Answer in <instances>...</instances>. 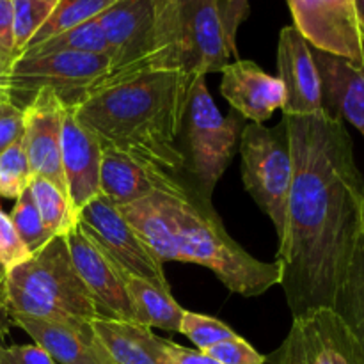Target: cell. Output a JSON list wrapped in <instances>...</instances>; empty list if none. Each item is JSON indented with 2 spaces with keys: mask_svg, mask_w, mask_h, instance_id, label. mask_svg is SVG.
<instances>
[{
  "mask_svg": "<svg viewBox=\"0 0 364 364\" xmlns=\"http://www.w3.org/2000/svg\"><path fill=\"white\" fill-rule=\"evenodd\" d=\"M322 85V110L348 121L364 137V63L311 48Z\"/></svg>",
  "mask_w": 364,
  "mask_h": 364,
  "instance_id": "d6986e66",
  "label": "cell"
},
{
  "mask_svg": "<svg viewBox=\"0 0 364 364\" xmlns=\"http://www.w3.org/2000/svg\"><path fill=\"white\" fill-rule=\"evenodd\" d=\"M9 217L13 220V226L16 228L20 238L23 240V244L31 251V255L41 251L45 245H48L55 238L46 230L28 188L16 199V205H14Z\"/></svg>",
  "mask_w": 364,
  "mask_h": 364,
  "instance_id": "f1b7e54d",
  "label": "cell"
},
{
  "mask_svg": "<svg viewBox=\"0 0 364 364\" xmlns=\"http://www.w3.org/2000/svg\"><path fill=\"white\" fill-rule=\"evenodd\" d=\"M98 21L110 50V68L105 82L148 68L155 50V0H116L100 14Z\"/></svg>",
  "mask_w": 364,
  "mask_h": 364,
  "instance_id": "8fae6325",
  "label": "cell"
},
{
  "mask_svg": "<svg viewBox=\"0 0 364 364\" xmlns=\"http://www.w3.org/2000/svg\"><path fill=\"white\" fill-rule=\"evenodd\" d=\"M294 27L311 48L364 63V36L355 0H287Z\"/></svg>",
  "mask_w": 364,
  "mask_h": 364,
  "instance_id": "7c38bea8",
  "label": "cell"
},
{
  "mask_svg": "<svg viewBox=\"0 0 364 364\" xmlns=\"http://www.w3.org/2000/svg\"><path fill=\"white\" fill-rule=\"evenodd\" d=\"M64 238L75 270L95 301L100 316L137 323L130 295L124 287V272L119 265L102 247L78 231V228Z\"/></svg>",
  "mask_w": 364,
  "mask_h": 364,
  "instance_id": "4fadbf2b",
  "label": "cell"
},
{
  "mask_svg": "<svg viewBox=\"0 0 364 364\" xmlns=\"http://www.w3.org/2000/svg\"><path fill=\"white\" fill-rule=\"evenodd\" d=\"M9 320V311H7V302H6V272L0 267V333L6 322Z\"/></svg>",
  "mask_w": 364,
  "mask_h": 364,
  "instance_id": "f35d334b",
  "label": "cell"
},
{
  "mask_svg": "<svg viewBox=\"0 0 364 364\" xmlns=\"http://www.w3.org/2000/svg\"><path fill=\"white\" fill-rule=\"evenodd\" d=\"M114 2L116 0H59L53 13L50 14L45 25L36 32L34 38L25 46V50L39 45V43L46 41V39L60 34V32L70 31V28L77 27V25L95 20L103 11L109 9Z\"/></svg>",
  "mask_w": 364,
  "mask_h": 364,
  "instance_id": "4316f807",
  "label": "cell"
},
{
  "mask_svg": "<svg viewBox=\"0 0 364 364\" xmlns=\"http://www.w3.org/2000/svg\"><path fill=\"white\" fill-rule=\"evenodd\" d=\"M9 315H25L92 336L100 313L75 270L66 238L55 237L41 251L6 274Z\"/></svg>",
  "mask_w": 364,
  "mask_h": 364,
  "instance_id": "277c9868",
  "label": "cell"
},
{
  "mask_svg": "<svg viewBox=\"0 0 364 364\" xmlns=\"http://www.w3.org/2000/svg\"><path fill=\"white\" fill-rule=\"evenodd\" d=\"M60 162L68 187V198L77 213L100 196L102 144L68 109L63 123Z\"/></svg>",
  "mask_w": 364,
  "mask_h": 364,
  "instance_id": "ac0fdd59",
  "label": "cell"
},
{
  "mask_svg": "<svg viewBox=\"0 0 364 364\" xmlns=\"http://www.w3.org/2000/svg\"><path fill=\"white\" fill-rule=\"evenodd\" d=\"M220 73V95L245 121L265 124L277 109L283 110L287 102L283 82L263 71L255 60L237 59Z\"/></svg>",
  "mask_w": 364,
  "mask_h": 364,
  "instance_id": "e0dca14e",
  "label": "cell"
},
{
  "mask_svg": "<svg viewBox=\"0 0 364 364\" xmlns=\"http://www.w3.org/2000/svg\"><path fill=\"white\" fill-rule=\"evenodd\" d=\"M31 256V251L20 238L16 228L13 226L11 217L0 208V267L2 270L7 274L27 262Z\"/></svg>",
  "mask_w": 364,
  "mask_h": 364,
  "instance_id": "1f68e13d",
  "label": "cell"
},
{
  "mask_svg": "<svg viewBox=\"0 0 364 364\" xmlns=\"http://www.w3.org/2000/svg\"><path fill=\"white\" fill-rule=\"evenodd\" d=\"M333 309L354 334L364 364V233L334 297Z\"/></svg>",
  "mask_w": 364,
  "mask_h": 364,
  "instance_id": "cb8c5ba5",
  "label": "cell"
},
{
  "mask_svg": "<svg viewBox=\"0 0 364 364\" xmlns=\"http://www.w3.org/2000/svg\"><path fill=\"white\" fill-rule=\"evenodd\" d=\"M23 137V110L0 100V153Z\"/></svg>",
  "mask_w": 364,
  "mask_h": 364,
  "instance_id": "e575fe53",
  "label": "cell"
},
{
  "mask_svg": "<svg viewBox=\"0 0 364 364\" xmlns=\"http://www.w3.org/2000/svg\"><path fill=\"white\" fill-rule=\"evenodd\" d=\"M9 68V64L6 60L0 59V100H7L6 89H4V77H6V71Z\"/></svg>",
  "mask_w": 364,
  "mask_h": 364,
  "instance_id": "ab89813d",
  "label": "cell"
},
{
  "mask_svg": "<svg viewBox=\"0 0 364 364\" xmlns=\"http://www.w3.org/2000/svg\"><path fill=\"white\" fill-rule=\"evenodd\" d=\"M53 52H78V53H100V55L110 57L109 45H107L105 34L100 25L98 18L89 20L85 23L64 31L39 45L23 50L20 55H41V53Z\"/></svg>",
  "mask_w": 364,
  "mask_h": 364,
  "instance_id": "484cf974",
  "label": "cell"
},
{
  "mask_svg": "<svg viewBox=\"0 0 364 364\" xmlns=\"http://www.w3.org/2000/svg\"><path fill=\"white\" fill-rule=\"evenodd\" d=\"M0 59L7 64L14 59L13 38V2L0 0Z\"/></svg>",
  "mask_w": 364,
  "mask_h": 364,
  "instance_id": "8d00e7d4",
  "label": "cell"
},
{
  "mask_svg": "<svg viewBox=\"0 0 364 364\" xmlns=\"http://www.w3.org/2000/svg\"><path fill=\"white\" fill-rule=\"evenodd\" d=\"M70 107L50 89H43L23 109V146L32 176L52 181L68 196L60 162L63 123Z\"/></svg>",
  "mask_w": 364,
  "mask_h": 364,
  "instance_id": "5bb4252c",
  "label": "cell"
},
{
  "mask_svg": "<svg viewBox=\"0 0 364 364\" xmlns=\"http://www.w3.org/2000/svg\"><path fill=\"white\" fill-rule=\"evenodd\" d=\"M169 358L171 364H220L206 355L205 352H199L198 348L192 350V348H185L173 341H169Z\"/></svg>",
  "mask_w": 364,
  "mask_h": 364,
  "instance_id": "74e56055",
  "label": "cell"
},
{
  "mask_svg": "<svg viewBox=\"0 0 364 364\" xmlns=\"http://www.w3.org/2000/svg\"><path fill=\"white\" fill-rule=\"evenodd\" d=\"M212 359H215L220 364H265L267 358L259 354L252 345H249L238 334H233L231 338L219 341L217 345L210 347L205 352Z\"/></svg>",
  "mask_w": 364,
  "mask_h": 364,
  "instance_id": "d6a6232c",
  "label": "cell"
},
{
  "mask_svg": "<svg viewBox=\"0 0 364 364\" xmlns=\"http://www.w3.org/2000/svg\"><path fill=\"white\" fill-rule=\"evenodd\" d=\"M180 334L187 336L199 352H206L210 347L237 333L219 318L185 309L180 323Z\"/></svg>",
  "mask_w": 364,
  "mask_h": 364,
  "instance_id": "4dcf8cb0",
  "label": "cell"
},
{
  "mask_svg": "<svg viewBox=\"0 0 364 364\" xmlns=\"http://www.w3.org/2000/svg\"><path fill=\"white\" fill-rule=\"evenodd\" d=\"M155 50L146 70L181 71L199 78L230 64L217 0H155Z\"/></svg>",
  "mask_w": 364,
  "mask_h": 364,
  "instance_id": "5b68a950",
  "label": "cell"
},
{
  "mask_svg": "<svg viewBox=\"0 0 364 364\" xmlns=\"http://www.w3.org/2000/svg\"><path fill=\"white\" fill-rule=\"evenodd\" d=\"M194 80L181 71L142 70L98 85L71 109L102 146L183 181L180 132Z\"/></svg>",
  "mask_w": 364,
  "mask_h": 364,
  "instance_id": "7a4b0ae2",
  "label": "cell"
},
{
  "mask_svg": "<svg viewBox=\"0 0 364 364\" xmlns=\"http://www.w3.org/2000/svg\"><path fill=\"white\" fill-rule=\"evenodd\" d=\"M277 78L287 91L283 116H308L322 110V85L311 46L294 25L279 32Z\"/></svg>",
  "mask_w": 364,
  "mask_h": 364,
  "instance_id": "9a60e30c",
  "label": "cell"
},
{
  "mask_svg": "<svg viewBox=\"0 0 364 364\" xmlns=\"http://www.w3.org/2000/svg\"><path fill=\"white\" fill-rule=\"evenodd\" d=\"M124 287L130 295L137 323L149 329L180 333L181 316L185 309L174 301L169 290H164L149 281L130 276L127 272H124Z\"/></svg>",
  "mask_w": 364,
  "mask_h": 364,
  "instance_id": "603a6c76",
  "label": "cell"
},
{
  "mask_svg": "<svg viewBox=\"0 0 364 364\" xmlns=\"http://www.w3.org/2000/svg\"><path fill=\"white\" fill-rule=\"evenodd\" d=\"M153 192L171 196L192 194L183 181L160 171L149 169L117 149L102 146L100 196L121 208L148 198Z\"/></svg>",
  "mask_w": 364,
  "mask_h": 364,
  "instance_id": "2e32d148",
  "label": "cell"
},
{
  "mask_svg": "<svg viewBox=\"0 0 364 364\" xmlns=\"http://www.w3.org/2000/svg\"><path fill=\"white\" fill-rule=\"evenodd\" d=\"M32 199L45 223L46 230L53 237H66L78 228V213L71 205L70 198L52 181L41 176L32 178L28 185Z\"/></svg>",
  "mask_w": 364,
  "mask_h": 364,
  "instance_id": "d4e9b609",
  "label": "cell"
},
{
  "mask_svg": "<svg viewBox=\"0 0 364 364\" xmlns=\"http://www.w3.org/2000/svg\"><path fill=\"white\" fill-rule=\"evenodd\" d=\"M159 198L173 223L180 262L206 267L228 290L244 297H258L279 284L276 262H259L233 240L212 203L201 201L194 194L159 192Z\"/></svg>",
  "mask_w": 364,
  "mask_h": 364,
  "instance_id": "3957f363",
  "label": "cell"
},
{
  "mask_svg": "<svg viewBox=\"0 0 364 364\" xmlns=\"http://www.w3.org/2000/svg\"><path fill=\"white\" fill-rule=\"evenodd\" d=\"M269 364H363L359 345L333 308L294 316L287 338Z\"/></svg>",
  "mask_w": 364,
  "mask_h": 364,
  "instance_id": "9c48e42d",
  "label": "cell"
},
{
  "mask_svg": "<svg viewBox=\"0 0 364 364\" xmlns=\"http://www.w3.org/2000/svg\"><path fill=\"white\" fill-rule=\"evenodd\" d=\"M78 231L102 247L123 272L171 291L162 263L109 199L98 196L78 212Z\"/></svg>",
  "mask_w": 364,
  "mask_h": 364,
  "instance_id": "30bf717a",
  "label": "cell"
},
{
  "mask_svg": "<svg viewBox=\"0 0 364 364\" xmlns=\"http://www.w3.org/2000/svg\"><path fill=\"white\" fill-rule=\"evenodd\" d=\"M0 364H57L38 345H6L0 333Z\"/></svg>",
  "mask_w": 364,
  "mask_h": 364,
  "instance_id": "d590c367",
  "label": "cell"
},
{
  "mask_svg": "<svg viewBox=\"0 0 364 364\" xmlns=\"http://www.w3.org/2000/svg\"><path fill=\"white\" fill-rule=\"evenodd\" d=\"M238 151L245 191L269 217L277 238H281L294 178V159L284 121L277 127L247 123L242 130Z\"/></svg>",
  "mask_w": 364,
  "mask_h": 364,
  "instance_id": "ba28073f",
  "label": "cell"
},
{
  "mask_svg": "<svg viewBox=\"0 0 364 364\" xmlns=\"http://www.w3.org/2000/svg\"><path fill=\"white\" fill-rule=\"evenodd\" d=\"M217 7H219L220 23H223L224 36H226V43L231 52V57H238L237 36L238 28L242 27V23L247 20L249 13H251L249 0H217Z\"/></svg>",
  "mask_w": 364,
  "mask_h": 364,
  "instance_id": "836d02e7",
  "label": "cell"
},
{
  "mask_svg": "<svg viewBox=\"0 0 364 364\" xmlns=\"http://www.w3.org/2000/svg\"><path fill=\"white\" fill-rule=\"evenodd\" d=\"M355 9H358L359 23H361V31L364 36V0H355Z\"/></svg>",
  "mask_w": 364,
  "mask_h": 364,
  "instance_id": "60d3db41",
  "label": "cell"
},
{
  "mask_svg": "<svg viewBox=\"0 0 364 364\" xmlns=\"http://www.w3.org/2000/svg\"><path fill=\"white\" fill-rule=\"evenodd\" d=\"M91 327L112 364H171L169 340L149 327L107 316L92 320Z\"/></svg>",
  "mask_w": 364,
  "mask_h": 364,
  "instance_id": "ffe728a7",
  "label": "cell"
},
{
  "mask_svg": "<svg viewBox=\"0 0 364 364\" xmlns=\"http://www.w3.org/2000/svg\"><path fill=\"white\" fill-rule=\"evenodd\" d=\"M294 178L276 255L291 316L333 308L364 233V180L345 121L283 116Z\"/></svg>",
  "mask_w": 364,
  "mask_h": 364,
  "instance_id": "6da1fadb",
  "label": "cell"
},
{
  "mask_svg": "<svg viewBox=\"0 0 364 364\" xmlns=\"http://www.w3.org/2000/svg\"><path fill=\"white\" fill-rule=\"evenodd\" d=\"M119 212L162 265L169 262H180V249H178L173 223L164 210L159 192L121 206Z\"/></svg>",
  "mask_w": 364,
  "mask_h": 364,
  "instance_id": "7402d4cb",
  "label": "cell"
},
{
  "mask_svg": "<svg viewBox=\"0 0 364 364\" xmlns=\"http://www.w3.org/2000/svg\"><path fill=\"white\" fill-rule=\"evenodd\" d=\"M110 60L100 53L53 52L41 55H18L4 77L6 96L23 110L43 89L55 92L68 107L80 103L105 82Z\"/></svg>",
  "mask_w": 364,
  "mask_h": 364,
  "instance_id": "52a82bcc",
  "label": "cell"
},
{
  "mask_svg": "<svg viewBox=\"0 0 364 364\" xmlns=\"http://www.w3.org/2000/svg\"><path fill=\"white\" fill-rule=\"evenodd\" d=\"M245 124L247 121L235 110L224 117L210 95L206 77L196 78L181 123L180 149L183 181L198 199L212 203L217 183L237 155Z\"/></svg>",
  "mask_w": 364,
  "mask_h": 364,
  "instance_id": "8992f818",
  "label": "cell"
},
{
  "mask_svg": "<svg viewBox=\"0 0 364 364\" xmlns=\"http://www.w3.org/2000/svg\"><path fill=\"white\" fill-rule=\"evenodd\" d=\"M23 137L0 153V198L18 199L32 181Z\"/></svg>",
  "mask_w": 364,
  "mask_h": 364,
  "instance_id": "f546056e",
  "label": "cell"
},
{
  "mask_svg": "<svg viewBox=\"0 0 364 364\" xmlns=\"http://www.w3.org/2000/svg\"><path fill=\"white\" fill-rule=\"evenodd\" d=\"M9 320L57 364H112L95 334L89 336L71 327L25 315H9Z\"/></svg>",
  "mask_w": 364,
  "mask_h": 364,
  "instance_id": "44dd1931",
  "label": "cell"
},
{
  "mask_svg": "<svg viewBox=\"0 0 364 364\" xmlns=\"http://www.w3.org/2000/svg\"><path fill=\"white\" fill-rule=\"evenodd\" d=\"M13 2L14 59L28 45L36 32L45 25L59 0H11Z\"/></svg>",
  "mask_w": 364,
  "mask_h": 364,
  "instance_id": "83f0119b",
  "label": "cell"
}]
</instances>
